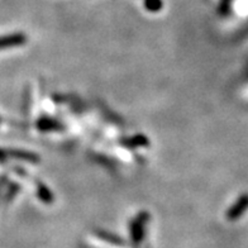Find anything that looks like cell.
<instances>
[{"mask_svg":"<svg viewBox=\"0 0 248 248\" xmlns=\"http://www.w3.org/2000/svg\"><path fill=\"white\" fill-rule=\"evenodd\" d=\"M26 42H27V37L24 36L23 33H14V34H8V36L0 37V49L23 46Z\"/></svg>","mask_w":248,"mask_h":248,"instance_id":"cell-1","label":"cell"},{"mask_svg":"<svg viewBox=\"0 0 248 248\" xmlns=\"http://www.w3.org/2000/svg\"><path fill=\"white\" fill-rule=\"evenodd\" d=\"M147 214H140L133 223H132L131 227V235L132 239H133L136 243L142 241L144 234V224H146V220H147Z\"/></svg>","mask_w":248,"mask_h":248,"instance_id":"cell-2","label":"cell"},{"mask_svg":"<svg viewBox=\"0 0 248 248\" xmlns=\"http://www.w3.org/2000/svg\"><path fill=\"white\" fill-rule=\"evenodd\" d=\"M9 156L14 157V158H19V160L30 161V162H37L39 160L38 157L34 154H31V152H24V151L19 150H13L9 152Z\"/></svg>","mask_w":248,"mask_h":248,"instance_id":"cell-3","label":"cell"},{"mask_svg":"<svg viewBox=\"0 0 248 248\" xmlns=\"http://www.w3.org/2000/svg\"><path fill=\"white\" fill-rule=\"evenodd\" d=\"M146 8L151 12H157L162 8L161 0H146Z\"/></svg>","mask_w":248,"mask_h":248,"instance_id":"cell-5","label":"cell"},{"mask_svg":"<svg viewBox=\"0 0 248 248\" xmlns=\"http://www.w3.org/2000/svg\"><path fill=\"white\" fill-rule=\"evenodd\" d=\"M38 195H39V198H41V199L43 200V202H51L53 200L52 195L49 194L48 190H47L46 187H45V186H43V185H39Z\"/></svg>","mask_w":248,"mask_h":248,"instance_id":"cell-4","label":"cell"},{"mask_svg":"<svg viewBox=\"0 0 248 248\" xmlns=\"http://www.w3.org/2000/svg\"><path fill=\"white\" fill-rule=\"evenodd\" d=\"M8 156H9V152H7V151H4L0 148V161H4Z\"/></svg>","mask_w":248,"mask_h":248,"instance_id":"cell-6","label":"cell"}]
</instances>
